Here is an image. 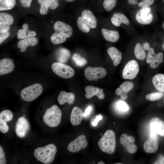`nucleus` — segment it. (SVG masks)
Returning a JSON list of instances; mask_svg holds the SVG:
<instances>
[{
    "mask_svg": "<svg viewBox=\"0 0 164 164\" xmlns=\"http://www.w3.org/2000/svg\"><path fill=\"white\" fill-rule=\"evenodd\" d=\"M164 96V93L161 92L150 93L145 96L146 99L151 101H154L160 99Z\"/></svg>",
    "mask_w": 164,
    "mask_h": 164,
    "instance_id": "obj_36",
    "label": "nucleus"
},
{
    "mask_svg": "<svg viewBox=\"0 0 164 164\" xmlns=\"http://www.w3.org/2000/svg\"><path fill=\"white\" fill-rule=\"evenodd\" d=\"M116 2L117 0H104L103 6L106 11H110L115 7Z\"/></svg>",
    "mask_w": 164,
    "mask_h": 164,
    "instance_id": "obj_37",
    "label": "nucleus"
},
{
    "mask_svg": "<svg viewBox=\"0 0 164 164\" xmlns=\"http://www.w3.org/2000/svg\"><path fill=\"white\" fill-rule=\"evenodd\" d=\"M72 59L77 65L80 67H83L87 63L86 60L82 57L79 53H74L72 56Z\"/></svg>",
    "mask_w": 164,
    "mask_h": 164,
    "instance_id": "obj_34",
    "label": "nucleus"
},
{
    "mask_svg": "<svg viewBox=\"0 0 164 164\" xmlns=\"http://www.w3.org/2000/svg\"><path fill=\"white\" fill-rule=\"evenodd\" d=\"M117 107L118 110L123 112L127 111L129 108L125 102L123 101H120L117 104Z\"/></svg>",
    "mask_w": 164,
    "mask_h": 164,
    "instance_id": "obj_39",
    "label": "nucleus"
},
{
    "mask_svg": "<svg viewBox=\"0 0 164 164\" xmlns=\"http://www.w3.org/2000/svg\"><path fill=\"white\" fill-rule=\"evenodd\" d=\"M102 119V116L99 115L96 116V118L94 119L93 121L91 122L92 125L94 126H97L99 121Z\"/></svg>",
    "mask_w": 164,
    "mask_h": 164,
    "instance_id": "obj_48",
    "label": "nucleus"
},
{
    "mask_svg": "<svg viewBox=\"0 0 164 164\" xmlns=\"http://www.w3.org/2000/svg\"><path fill=\"white\" fill-rule=\"evenodd\" d=\"M92 108L91 106H88L86 109L83 115L84 117H85L90 114L91 110Z\"/></svg>",
    "mask_w": 164,
    "mask_h": 164,
    "instance_id": "obj_49",
    "label": "nucleus"
},
{
    "mask_svg": "<svg viewBox=\"0 0 164 164\" xmlns=\"http://www.w3.org/2000/svg\"><path fill=\"white\" fill-rule=\"evenodd\" d=\"M62 117L61 111L56 105L48 108L43 117L44 122L48 126L55 127L60 123Z\"/></svg>",
    "mask_w": 164,
    "mask_h": 164,
    "instance_id": "obj_3",
    "label": "nucleus"
},
{
    "mask_svg": "<svg viewBox=\"0 0 164 164\" xmlns=\"http://www.w3.org/2000/svg\"><path fill=\"white\" fill-rule=\"evenodd\" d=\"M0 164H6L5 153L1 145H0Z\"/></svg>",
    "mask_w": 164,
    "mask_h": 164,
    "instance_id": "obj_43",
    "label": "nucleus"
},
{
    "mask_svg": "<svg viewBox=\"0 0 164 164\" xmlns=\"http://www.w3.org/2000/svg\"><path fill=\"white\" fill-rule=\"evenodd\" d=\"M13 117V114L9 110H5L0 113V131L2 133L8 132L9 127L7 122L11 121Z\"/></svg>",
    "mask_w": 164,
    "mask_h": 164,
    "instance_id": "obj_13",
    "label": "nucleus"
},
{
    "mask_svg": "<svg viewBox=\"0 0 164 164\" xmlns=\"http://www.w3.org/2000/svg\"><path fill=\"white\" fill-rule=\"evenodd\" d=\"M163 2H164V0H163Z\"/></svg>",
    "mask_w": 164,
    "mask_h": 164,
    "instance_id": "obj_60",
    "label": "nucleus"
},
{
    "mask_svg": "<svg viewBox=\"0 0 164 164\" xmlns=\"http://www.w3.org/2000/svg\"><path fill=\"white\" fill-rule=\"evenodd\" d=\"M16 3L15 0H0V10L12 9Z\"/></svg>",
    "mask_w": 164,
    "mask_h": 164,
    "instance_id": "obj_33",
    "label": "nucleus"
},
{
    "mask_svg": "<svg viewBox=\"0 0 164 164\" xmlns=\"http://www.w3.org/2000/svg\"><path fill=\"white\" fill-rule=\"evenodd\" d=\"M53 28L55 32L63 34L67 38H70L72 34L71 27L61 21L56 22L54 24Z\"/></svg>",
    "mask_w": 164,
    "mask_h": 164,
    "instance_id": "obj_14",
    "label": "nucleus"
},
{
    "mask_svg": "<svg viewBox=\"0 0 164 164\" xmlns=\"http://www.w3.org/2000/svg\"><path fill=\"white\" fill-rule=\"evenodd\" d=\"M107 73L106 69L102 67H87L84 70V76L89 81H97L98 79L104 77Z\"/></svg>",
    "mask_w": 164,
    "mask_h": 164,
    "instance_id": "obj_6",
    "label": "nucleus"
},
{
    "mask_svg": "<svg viewBox=\"0 0 164 164\" xmlns=\"http://www.w3.org/2000/svg\"><path fill=\"white\" fill-rule=\"evenodd\" d=\"M114 124H115V122H114Z\"/></svg>",
    "mask_w": 164,
    "mask_h": 164,
    "instance_id": "obj_59",
    "label": "nucleus"
},
{
    "mask_svg": "<svg viewBox=\"0 0 164 164\" xmlns=\"http://www.w3.org/2000/svg\"><path fill=\"white\" fill-rule=\"evenodd\" d=\"M115 164H122V163H115Z\"/></svg>",
    "mask_w": 164,
    "mask_h": 164,
    "instance_id": "obj_57",
    "label": "nucleus"
},
{
    "mask_svg": "<svg viewBox=\"0 0 164 164\" xmlns=\"http://www.w3.org/2000/svg\"><path fill=\"white\" fill-rule=\"evenodd\" d=\"M143 148L145 151L148 153L155 152L158 148L157 134L151 132L149 139L144 143Z\"/></svg>",
    "mask_w": 164,
    "mask_h": 164,
    "instance_id": "obj_12",
    "label": "nucleus"
},
{
    "mask_svg": "<svg viewBox=\"0 0 164 164\" xmlns=\"http://www.w3.org/2000/svg\"><path fill=\"white\" fill-rule=\"evenodd\" d=\"M57 151L56 146L50 144L44 147L36 148L34 155L37 161L45 164H50L53 161Z\"/></svg>",
    "mask_w": 164,
    "mask_h": 164,
    "instance_id": "obj_1",
    "label": "nucleus"
},
{
    "mask_svg": "<svg viewBox=\"0 0 164 164\" xmlns=\"http://www.w3.org/2000/svg\"><path fill=\"white\" fill-rule=\"evenodd\" d=\"M154 164H164V157L160 158L158 160L155 162Z\"/></svg>",
    "mask_w": 164,
    "mask_h": 164,
    "instance_id": "obj_51",
    "label": "nucleus"
},
{
    "mask_svg": "<svg viewBox=\"0 0 164 164\" xmlns=\"http://www.w3.org/2000/svg\"><path fill=\"white\" fill-rule=\"evenodd\" d=\"M40 5L39 12L41 14L45 15L47 14L49 7V0H37Z\"/></svg>",
    "mask_w": 164,
    "mask_h": 164,
    "instance_id": "obj_35",
    "label": "nucleus"
},
{
    "mask_svg": "<svg viewBox=\"0 0 164 164\" xmlns=\"http://www.w3.org/2000/svg\"><path fill=\"white\" fill-rule=\"evenodd\" d=\"M85 90L86 92L85 96L87 98H90L95 95L97 96L100 100H102L104 98L105 95L102 89L89 85L85 87Z\"/></svg>",
    "mask_w": 164,
    "mask_h": 164,
    "instance_id": "obj_17",
    "label": "nucleus"
},
{
    "mask_svg": "<svg viewBox=\"0 0 164 164\" xmlns=\"http://www.w3.org/2000/svg\"><path fill=\"white\" fill-rule=\"evenodd\" d=\"M97 164H104V163L102 161H100L99 162H98Z\"/></svg>",
    "mask_w": 164,
    "mask_h": 164,
    "instance_id": "obj_53",
    "label": "nucleus"
},
{
    "mask_svg": "<svg viewBox=\"0 0 164 164\" xmlns=\"http://www.w3.org/2000/svg\"><path fill=\"white\" fill-rule=\"evenodd\" d=\"M49 7L52 10L56 9L59 6L58 0H49Z\"/></svg>",
    "mask_w": 164,
    "mask_h": 164,
    "instance_id": "obj_44",
    "label": "nucleus"
},
{
    "mask_svg": "<svg viewBox=\"0 0 164 164\" xmlns=\"http://www.w3.org/2000/svg\"><path fill=\"white\" fill-rule=\"evenodd\" d=\"M135 18L137 21L141 24L148 25L150 23L153 19L151 8L149 7L142 8L136 13Z\"/></svg>",
    "mask_w": 164,
    "mask_h": 164,
    "instance_id": "obj_8",
    "label": "nucleus"
},
{
    "mask_svg": "<svg viewBox=\"0 0 164 164\" xmlns=\"http://www.w3.org/2000/svg\"><path fill=\"white\" fill-rule=\"evenodd\" d=\"M134 54L136 57L140 60H143L146 57V54L142 46L138 43L135 45L134 50Z\"/></svg>",
    "mask_w": 164,
    "mask_h": 164,
    "instance_id": "obj_29",
    "label": "nucleus"
},
{
    "mask_svg": "<svg viewBox=\"0 0 164 164\" xmlns=\"http://www.w3.org/2000/svg\"><path fill=\"white\" fill-rule=\"evenodd\" d=\"M101 32L104 38L107 41L115 43L119 39V34L118 31L103 28Z\"/></svg>",
    "mask_w": 164,
    "mask_h": 164,
    "instance_id": "obj_23",
    "label": "nucleus"
},
{
    "mask_svg": "<svg viewBox=\"0 0 164 164\" xmlns=\"http://www.w3.org/2000/svg\"><path fill=\"white\" fill-rule=\"evenodd\" d=\"M112 24L117 27H119L121 23L126 25L129 24V21L128 18L123 14L119 12L114 13L111 18Z\"/></svg>",
    "mask_w": 164,
    "mask_h": 164,
    "instance_id": "obj_22",
    "label": "nucleus"
},
{
    "mask_svg": "<svg viewBox=\"0 0 164 164\" xmlns=\"http://www.w3.org/2000/svg\"><path fill=\"white\" fill-rule=\"evenodd\" d=\"M163 60V55L162 53L159 52L155 54L151 62L150 63V67L152 69L157 67L159 64L162 63Z\"/></svg>",
    "mask_w": 164,
    "mask_h": 164,
    "instance_id": "obj_30",
    "label": "nucleus"
},
{
    "mask_svg": "<svg viewBox=\"0 0 164 164\" xmlns=\"http://www.w3.org/2000/svg\"><path fill=\"white\" fill-rule=\"evenodd\" d=\"M9 32L4 33H0V44L2 43L9 37Z\"/></svg>",
    "mask_w": 164,
    "mask_h": 164,
    "instance_id": "obj_46",
    "label": "nucleus"
},
{
    "mask_svg": "<svg viewBox=\"0 0 164 164\" xmlns=\"http://www.w3.org/2000/svg\"><path fill=\"white\" fill-rule=\"evenodd\" d=\"M155 53L153 48H150L148 50L146 58V62L147 63H150L152 61V58Z\"/></svg>",
    "mask_w": 164,
    "mask_h": 164,
    "instance_id": "obj_41",
    "label": "nucleus"
},
{
    "mask_svg": "<svg viewBox=\"0 0 164 164\" xmlns=\"http://www.w3.org/2000/svg\"><path fill=\"white\" fill-rule=\"evenodd\" d=\"M82 16L87 21L90 28H95L97 25V20L93 12L90 10H85L81 13Z\"/></svg>",
    "mask_w": 164,
    "mask_h": 164,
    "instance_id": "obj_24",
    "label": "nucleus"
},
{
    "mask_svg": "<svg viewBox=\"0 0 164 164\" xmlns=\"http://www.w3.org/2000/svg\"><path fill=\"white\" fill-rule=\"evenodd\" d=\"M115 92L117 95L120 96L122 100H125L127 98V93L124 92L119 87L116 89Z\"/></svg>",
    "mask_w": 164,
    "mask_h": 164,
    "instance_id": "obj_42",
    "label": "nucleus"
},
{
    "mask_svg": "<svg viewBox=\"0 0 164 164\" xmlns=\"http://www.w3.org/2000/svg\"><path fill=\"white\" fill-rule=\"evenodd\" d=\"M67 38L63 34L55 32L51 36L50 40L52 43L54 44H59L65 42Z\"/></svg>",
    "mask_w": 164,
    "mask_h": 164,
    "instance_id": "obj_32",
    "label": "nucleus"
},
{
    "mask_svg": "<svg viewBox=\"0 0 164 164\" xmlns=\"http://www.w3.org/2000/svg\"><path fill=\"white\" fill-rule=\"evenodd\" d=\"M162 47L163 49L164 50V43H163L162 45Z\"/></svg>",
    "mask_w": 164,
    "mask_h": 164,
    "instance_id": "obj_56",
    "label": "nucleus"
},
{
    "mask_svg": "<svg viewBox=\"0 0 164 164\" xmlns=\"http://www.w3.org/2000/svg\"><path fill=\"white\" fill-rule=\"evenodd\" d=\"M87 145L88 142L86 136L84 135H81L69 143L67 149L71 152H77L81 149L85 148Z\"/></svg>",
    "mask_w": 164,
    "mask_h": 164,
    "instance_id": "obj_10",
    "label": "nucleus"
},
{
    "mask_svg": "<svg viewBox=\"0 0 164 164\" xmlns=\"http://www.w3.org/2000/svg\"><path fill=\"white\" fill-rule=\"evenodd\" d=\"M77 26L82 31L85 33H87L90 31V28L87 21L82 16H79L77 21Z\"/></svg>",
    "mask_w": 164,
    "mask_h": 164,
    "instance_id": "obj_31",
    "label": "nucleus"
},
{
    "mask_svg": "<svg viewBox=\"0 0 164 164\" xmlns=\"http://www.w3.org/2000/svg\"><path fill=\"white\" fill-rule=\"evenodd\" d=\"M23 29H19L17 32V37L19 39H23L35 36L36 33L33 31H30L28 29V25L26 23L22 26Z\"/></svg>",
    "mask_w": 164,
    "mask_h": 164,
    "instance_id": "obj_26",
    "label": "nucleus"
},
{
    "mask_svg": "<svg viewBox=\"0 0 164 164\" xmlns=\"http://www.w3.org/2000/svg\"><path fill=\"white\" fill-rule=\"evenodd\" d=\"M154 1V0H142L138 5L140 8H146L152 5Z\"/></svg>",
    "mask_w": 164,
    "mask_h": 164,
    "instance_id": "obj_40",
    "label": "nucleus"
},
{
    "mask_svg": "<svg viewBox=\"0 0 164 164\" xmlns=\"http://www.w3.org/2000/svg\"><path fill=\"white\" fill-rule=\"evenodd\" d=\"M38 42L37 38L32 37L27 38L21 40L18 43L17 47L20 49V51L22 52L26 51L28 46H34L36 45Z\"/></svg>",
    "mask_w": 164,
    "mask_h": 164,
    "instance_id": "obj_20",
    "label": "nucleus"
},
{
    "mask_svg": "<svg viewBox=\"0 0 164 164\" xmlns=\"http://www.w3.org/2000/svg\"><path fill=\"white\" fill-rule=\"evenodd\" d=\"M84 113L80 108L75 106L72 109L70 117V121L74 126L80 125L82 121Z\"/></svg>",
    "mask_w": 164,
    "mask_h": 164,
    "instance_id": "obj_18",
    "label": "nucleus"
},
{
    "mask_svg": "<svg viewBox=\"0 0 164 164\" xmlns=\"http://www.w3.org/2000/svg\"><path fill=\"white\" fill-rule=\"evenodd\" d=\"M107 52L112 59L114 66L118 65L121 63L122 58V53L117 48L114 46L109 48Z\"/></svg>",
    "mask_w": 164,
    "mask_h": 164,
    "instance_id": "obj_21",
    "label": "nucleus"
},
{
    "mask_svg": "<svg viewBox=\"0 0 164 164\" xmlns=\"http://www.w3.org/2000/svg\"><path fill=\"white\" fill-rule=\"evenodd\" d=\"M155 88L160 92L164 93V74L159 73L155 75L152 79Z\"/></svg>",
    "mask_w": 164,
    "mask_h": 164,
    "instance_id": "obj_25",
    "label": "nucleus"
},
{
    "mask_svg": "<svg viewBox=\"0 0 164 164\" xmlns=\"http://www.w3.org/2000/svg\"><path fill=\"white\" fill-rule=\"evenodd\" d=\"M43 91V88L41 84H35L23 89L20 93V97L25 101H31L40 96Z\"/></svg>",
    "mask_w": 164,
    "mask_h": 164,
    "instance_id": "obj_4",
    "label": "nucleus"
},
{
    "mask_svg": "<svg viewBox=\"0 0 164 164\" xmlns=\"http://www.w3.org/2000/svg\"><path fill=\"white\" fill-rule=\"evenodd\" d=\"M135 141L134 137L128 136L125 134H122L120 138L121 144L125 147L126 151L130 154L134 153L137 150V147L134 144Z\"/></svg>",
    "mask_w": 164,
    "mask_h": 164,
    "instance_id": "obj_11",
    "label": "nucleus"
},
{
    "mask_svg": "<svg viewBox=\"0 0 164 164\" xmlns=\"http://www.w3.org/2000/svg\"><path fill=\"white\" fill-rule=\"evenodd\" d=\"M57 98L58 102L60 105H63L66 103L72 104L74 102L75 96L73 93L66 92L64 91H62L60 92Z\"/></svg>",
    "mask_w": 164,
    "mask_h": 164,
    "instance_id": "obj_19",
    "label": "nucleus"
},
{
    "mask_svg": "<svg viewBox=\"0 0 164 164\" xmlns=\"http://www.w3.org/2000/svg\"><path fill=\"white\" fill-rule=\"evenodd\" d=\"M70 56V51L65 48L59 49L56 53V59L59 63H66L69 60Z\"/></svg>",
    "mask_w": 164,
    "mask_h": 164,
    "instance_id": "obj_27",
    "label": "nucleus"
},
{
    "mask_svg": "<svg viewBox=\"0 0 164 164\" xmlns=\"http://www.w3.org/2000/svg\"><path fill=\"white\" fill-rule=\"evenodd\" d=\"M151 132L161 136L164 137V121L160 119L155 117L150 121Z\"/></svg>",
    "mask_w": 164,
    "mask_h": 164,
    "instance_id": "obj_15",
    "label": "nucleus"
},
{
    "mask_svg": "<svg viewBox=\"0 0 164 164\" xmlns=\"http://www.w3.org/2000/svg\"><path fill=\"white\" fill-rule=\"evenodd\" d=\"M14 22V19L10 14L6 13H0V26L12 25Z\"/></svg>",
    "mask_w": 164,
    "mask_h": 164,
    "instance_id": "obj_28",
    "label": "nucleus"
},
{
    "mask_svg": "<svg viewBox=\"0 0 164 164\" xmlns=\"http://www.w3.org/2000/svg\"><path fill=\"white\" fill-rule=\"evenodd\" d=\"M162 27L164 30V22H163L162 25Z\"/></svg>",
    "mask_w": 164,
    "mask_h": 164,
    "instance_id": "obj_55",
    "label": "nucleus"
},
{
    "mask_svg": "<svg viewBox=\"0 0 164 164\" xmlns=\"http://www.w3.org/2000/svg\"><path fill=\"white\" fill-rule=\"evenodd\" d=\"M68 2H71L74 1L75 0H66Z\"/></svg>",
    "mask_w": 164,
    "mask_h": 164,
    "instance_id": "obj_54",
    "label": "nucleus"
},
{
    "mask_svg": "<svg viewBox=\"0 0 164 164\" xmlns=\"http://www.w3.org/2000/svg\"><path fill=\"white\" fill-rule=\"evenodd\" d=\"M163 102L164 103V97L163 98Z\"/></svg>",
    "mask_w": 164,
    "mask_h": 164,
    "instance_id": "obj_58",
    "label": "nucleus"
},
{
    "mask_svg": "<svg viewBox=\"0 0 164 164\" xmlns=\"http://www.w3.org/2000/svg\"><path fill=\"white\" fill-rule=\"evenodd\" d=\"M15 68L13 60L4 58L0 61V75L8 74L12 71Z\"/></svg>",
    "mask_w": 164,
    "mask_h": 164,
    "instance_id": "obj_16",
    "label": "nucleus"
},
{
    "mask_svg": "<svg viewBox=\"0 0 164 164\" xmlns=\"http://www.w3.org/2000/svg\"><path fill=\"white\" fill-rule=\"evenodd\" d=\"M51 68L56 74L63 78H70L74 74V71L72 67L63 63H54L51 66Z\"/></svg>",
    "mask_w": 164,
    "mask_h": 164,
    "instance_id": "obj_5",
    "label": "nucleus"
},
{
    "mask_svg": "<svg viewBox=\"0 0 164 164\" xmlns=\"http://www.w3.org/2000/svg\"><path fill=\"white\" fill-rule=\"evenodd\" d=\"M139 70V65L135 60L128 61L125 66L122 73L123 78L132 80L136 77Z\"/></svg>",
    "mask_w": 164,
    "mask_h": 164,
    "instance_id": "obj_7",
    "label": "nucleus"
},
{
    "mask_svg": "<svg viewBox=\"0 0 164 164\" xmlns=\"http://www.w3.org/2000/svg\"><path fill=\"white\" fill-rule=\"evenodd\" d=\"M134 87V84L131 82L125 81L119 86V88L124 92L127 93L132 90Z\"/></svg>",
    "mask_w": 164,
    "mask_h": 164,
    "instance_id": "obj_38",
    "label": "nucleus"
},
{
    "mask_svg": "<svg viewBox=\"0 0 164 164\" xmlns=\"http://www.w3.org/2000/svg\"><path fill=\"white\" fill-rule=\"evenodd\" d=\"M101 150L111 155L115 152L116 147V137L114 132L110 129L107 130L98 142Z\"/></svg>",
    "mask_w": 164,
    "mask_h": 164,
    "instance_id": "obj_2",
    "label": "nucleus"
},
{
    "mask_svg": "<svg viewBox=\"0 0 164 164\" xmlns=\"http://www.w3.org/2000/svg\"><path fill=\"white\" fill-rule=\"evenodd\" d=\"M10 27L9 25L0 26V33H5L9 30Z\"/></svg>",
    "mask_w": 164,
    "mask_h": 164,
    "instance_id": "obj_47",
    "label": "nucleus"
},
{
    "mask_svg": "<svg viewBox=\"0 0 164 164\" xmlns=\"http://www.w3.org/2000/svg\"><path fill=\"white\" fill-rule=\"evenodd\" d=\"M142 0H127L128 3L132 5L138 4Z\"/></svg>",
    "mask_w": 164,
    "mask_h": 164,
    "instance_id": "obj_50",
    "label": "nucleus"
},
{
    "mask_svg": "<svg viewBox=\"0 0 164 164\" xmlns=\"http://www.w3.org/2000/svg\"><path fill=\"white\" fill-rule=\"evenodd\" d=\"M30 129V125L28 120L25 116L18 118L15 126V132L19 137H25L28 134Z\"/></svg>",
    "mask_w": 164,
    "mask_h": 164,
    "instance_id": "obj_9",
    "label": "nucleus"
},
{
    "mask_svg": "<svg viewBox=\"0 0 164 164\" xmlns=\"http://www.w3.org/2000/svg\"><path fill=\"white\" fill-rule=\"evenodd\" d=\"M143 46L144 50H149L150 49L149 44L147 42H145L144 43Z\"/></svg>",
    "mask_w": 164,
    "mask_h": 164,
    "instance_id": "obj_52",
    "label": "nucleus"
},
{
    "mask_svg": "<svg viewBox=\"0 0 164 164\" xmlns=\"http://www.w3.org/2000/svg\"><path fill=\"white\" fill-rule=\"evenodd\" d=\"M32 0H19L21 5L24 8H29L31 6Z\"/></svg>",
    "mask_w": 164,
    "mask_h": 164,
    "instance_id": "obj_45",
    "label": "nucleus"
}]
</instances>
